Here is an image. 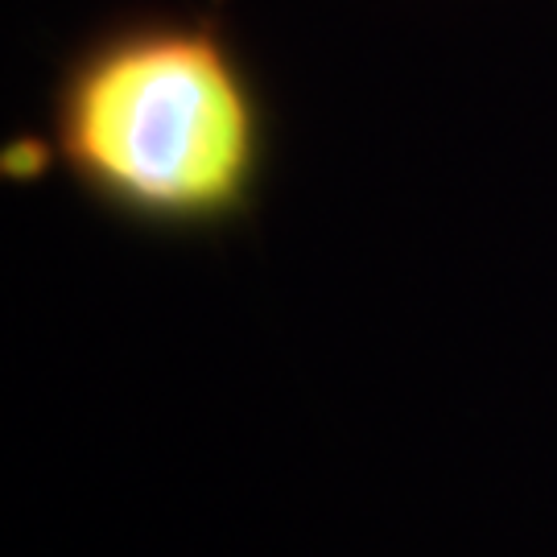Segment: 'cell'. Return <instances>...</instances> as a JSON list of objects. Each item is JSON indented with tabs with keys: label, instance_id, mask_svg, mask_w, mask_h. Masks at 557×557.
Listing matches in <instances>:
<instances>
[{
	"label": "cell",
	"instance_id": "obj_1",
	"mask_svg": "<svg viewBox=\"0 0 557 557\" xmlns=\"http://www.w3.org/2000/svg\"><path fill=\"white\" fill-rule=\"evenodd\" d=\"M273 158V116L220 9H137L62 59L41 161L108 220L207 239L248 223Z\"/></svg>",
	"mask_w": 557,
	"mask_h": 557
}]
</instances>
